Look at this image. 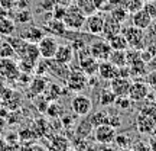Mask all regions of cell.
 Here are the masks:
<instances>
[{"label": "cell", "mask_w": 156, "mask_h": 151, "mask_svg": "<svg viewBox=\"0 0 156 151\" xmlns=\"http://www.w3.org/2000/svg\"><path fill=\"white\" fill-rule=\"evenodd\" d=\"M110 16H112L114 21H117L119 23H123V22H126V19L129 17V13H127V10L120 5V6L113 7L112 12H110Z\"/></svg>", "instance_id": "obj_31"}, {"label": "cell", "mask_w": 156, "mask_h": 151, "mask_svg": "<svg viewBox=\"0 0 156 151\" xmlns=\"http://www.w3.org/2000/svg\"><path fill=\"white\" fill-rule=\"evenodd\" d=\"M65 12H67V6L64 5H59V3H56L55 7L51 10V17H54V19H59L62 21L64 16H65Z\"/></svg>", "instance_id": "obj_38"}, {"label": "cell", "mask_w": 156, "mask_h": 151, "mask_svg": "<svg viewBox=\"0 0 156 151\" xmlns=\"http://www.w3.org/2000/svg\"><path fill=\"white\" fill-rule=\"evenodd\" d=\"M97 74L103 78L104 81H112L113 78L119 77V68L116 66H113L110 61H100L98 62V70Z\"/></svg>", "instance_id": "obj_18"}, {"label": "cell", "mask_w": 156, "mask_h": 151, "mask_svg": "<svg viewBox=\"0 0 156 151\" xmlns=\"http://www.w3.org/2000/svg\"><path fill=\"white\" fill-rule=\"evenodd\" d=\"M152 100H153V103L156 105V92H153V96H152Z\"/></svg>", "instance_id": "obj_53"}, {"label": "cell", "mask_w": 156, "mask_h": 151, "mask_svg": "<svg viewBox=\"0 0 156 151\" xmlns=\"http://www.w3.org/2000/svg\"><path fill=\"white\" fill-rule=\"evenodd\" d=\"M119 32H122V23L114 21L110 15L104 16V26H103L101 36H104V39H110L113 35L119 34Z\"/></svg>", "instance_id": "obj_21"}, {"label": "cell", "mask_w": 156, "mask_h": 151, "mask_svg": "<svg viewBox=\"0 0 156 151\" xmlns=\"http://www.w3.org/2000/svg\"><path fill=\"white\" fill-rule=\"evenodd\" d=\"M69 109H71V112L74 115H77L80 118L87 116V115H90L91 109H93V102H91L88 96L78 93L69 102Z\"/></svg>", "instance_id": "obj_4"}, {"label": "cell", "mask_w": 156, "mask_h": 151, "mask_svg": "<svg viewBox=\"0 0 156 151\" xmlns=\"http://www.w3.org/2000/svg\"><path fill=\"white\" fill-rule=\"evenodd\" d=\"M23 151H48L46 147H44L42 144H38V142H29L28 145H25Z\"/></svg>", "instance_id": "obj_43"}, {"label": "cell", "mask_w": 156, "mask_h": 151, "mask_svg": "<svg viewBox=\"0 0 156 151\" xmlns=\"http://www.w3.org/2000/svg\"><path fill=\"white\" fill-rule=\"evenodd\" d=\"M69 140L64 135H55L52 140H51L49 145L46 147L48 151H68L69 148Z\"/></svg>", "instance_id": "obj_23"}, {"label": "cell", "mask_w": 156, "mask_h": 151, "mask_svg": "<svg viewBox=\"0 0 156 151\" xmlns=\"http://www.w3.org/2000/svg\"><path fill=\"white\" fill-rule=\"evenodd\" d=\"M16 23H30L32 22V13L29 10H22L16 12V15H15V19H13Z\"/></svg>", "instance_id": "obj_36"}, {"label": "cell", "mask_w": 156, "mask_h": 151, "mask_svg": "<svg viewBox=\"0 0 156 151\" xmlns=\"http://www.w3.org/2000/svg\"><path fill=\"white\" fill-rule=\"evenodd\" d=\"M143 5H145V0H122V6L127 10L129 15L143 9Z\"/></svg>", "instance_id": "obj_30"}, {"label": "cell", "mask_w": 156, "mask_h": 151, "mask_svg": "<svg viewBox=\"0 0 156 151\" xmlns=\"http://www.w3.org/2000/svg\"><path fill=\"white\" fill-rule=\"evenodd\" d=\"M5 17H10L9 16V9H6V7H3L0 5V21L5 19Z\"/></svg>", "instance_id": "obj_47"}, {"label": "cell", "mask_w": 156, "mask_h": 151, "mask_svg": "<svg viewBox=\"0 0 156 151\" xmlns=\"http://www.w3.org/2000/svg\"><path fill=\"white\" fill-rule=\"evenodd\" d=\"M103 26H104V16H103V15L97 13V12L87 15L84 28H85V31H87L88 34L95 35V36H101Z\"/></svg>", "instance_id": "obj_9"}, {"label": "cell", "mask_w": 156, "mask_h": 151, "mask_svg": "<svg viewBox=\"0 0 156 151\" xmlns=\"http://www.w3.org/2000/svg\"><path fill=\"white\" fill-rule=\"evenodd\" d=\"M108 41V44L112 47V50H119V51H126L129 50V44L126 38H124V35L122 32H119V34L113 35L110 39H107Z\"/></svg>", "instance_id": "obj_26"}, {"label": "cell", "mask_w": 156, "mask_h": 151, "mask_svg": "<svg viewBox=\"0 0 156 151\" xmlns=\"http://www.w3.org/2000/svg\"><path fill=\"white\" fill-rule=\"evenodd\" d=\"M46 115L49 118H61L62 115V108L58 102H49V105L46 108Z\"/></svg>", "instance_id": "obj_35"}, {"label": "cell", "mask_w": 156, "mask_h": 151, "mask_svg": "<svg viewBox=\"0 0 156 151\" xmlns=\"http://www.w3.org/2000/svg\"><path fill=\"white\" fill-rule=\"evenodd\" d=\"M15 57V51L12 48V45L7 42V41H3L0 42V60H6V58H13Z\"/></svg>", "instance_id": "obj_33"}, {"label": "cell", "mask_w": 156, "mask_h": 151, "mask_svg": "<svg viewBox=\"0 0 156 151\" xmlns=\"http://www.w3.org/2000/svg\"><path fill=\"white\" fill-rule=\"evenodd\" d=\"M59 5H64V6H69L71 5V0H58Z\"/></svg>", "instance_id": "obj_52"}, {"label": "cell", "mask_w": 156, "mask_h": 151, "mask_svg": "<svg viewBox=\"0 0 156 151\" xmlns=\"http://www.w3.org/2000/svg\"><path fill=\"white\" fill-rule=\"evenodd\" d=\"M130 151H151V145L146 141H136L134 144H132Z\"/></svg>", "instance_id": "obj_40"}, {"label": "cell", "mask_w": 156, "mask_h": 151, "mask_svg": "<svg viewBox=\"0 0 156 151\" xmlns=\"http://www.w3.org/2000/svg\"><path fill=\"white\" fill-rule=\"evenodd\" d=\"M132 105H133V102L130 100L129 96H120V97H116V102H114V106H117L119 109H122V111H127V109H130Z\"/></svg>", "instance_id": "obj_37"}, {"label": "cell", "mask_w": 156, "mask_h": 151, "mask_svg": "<svg viewBox=\"0 0 156 151\" xmlns=\"http://www.w3.org/2000/svg\"><path fill=\"white\" fill-rule=\"evenodd\" d=\"M0 108H2V102H0Z\"/></svg>", "instance_id": "obj_55"}, {"label": "cell", "mask_w": 156, "mask_h": 151, "mask_svg": "<svg viewBox=\"0 0 156 151\" xmlns=\"http://www.w3.org/2000/svg\"><path fill=\"white\" fill-rule=\"evenodd\" d=\"M44 32L46 35H51V36H55V38H62V36H65L67 34V26L64 25L62 21L59 19H54V17H51L49 21H46L44 23Z\"/></svg>", "instance_id": "obj_12"}, {"label": "cell", "mask_w": 156, "mask_h": 151, "mask_svg": "<svg viewBox=\"0 0 156 151\" xmlns=\"http://www.w3.org/2000/svg\"><path fill=\"white\" fill-rule=\"evenodd\" d=\"M117 129L113 128L112 125H100V126H95L94 131H93V135H94V141L98 142L101 145H110L113 144V141L116 138Z\"/></svg>", "instance_id": "obj_8"}, {"label": "cell", "mask_w": 156, "mask_h": 151, "mask_svg": "<svg viewBox=\"0 0 156 151\" xmlns=\"http://www.w3.org/2000/svg\"><path fill=\"white\" fill-rule=\"evenodd\" d=\"M114 102H116V95L110 90V87L101 89V92L98 93V103H100L101 106H104V108L113 106Z\"/></svg>", "instance_id": "obj_27"}, {"label": "cell", "mask_w": 156, "mask_h": 151, "mask_svg": "<svg viewBox=\"0 0 156 151\" xmlns=\"http://www.w3.org/2000/svg\"><path fill=\"white\" fill-rule=\"evenodd\" d=\"M94 131V126L90 121V116H83L80 119V122L75 125V129H74V135L78 137V138H83V140H88L90 135L93 134Z\"/></svg>", "instance_id": "obj_17"}, {"label": "cell", "mask_w": 156, "mask_h": 151, "mask_svg": "<svg viewBox=\"0 0 156 151\" xmlns=\"http://www.w3.org/2000/svg\"><path fill=\"white\" fill-rule=\"evenodd\" d=\"M88 52L97 61H107L112 54V47L107 39H97L88 47Z\"/></svg>", "instance_id": "obj_7"}, {"label": "cell", "mask_w": 156, "mask_h": 151, "mask_svg": "<svg viewBox=\"0 0 156 151\" xmlns=\"http://www.w3.org/2000/svg\"><path fill=\"white\" fill-rule=\"evenodd\" d=\"M143 9H145L151 17L155 21L156 19V2H145V5H143Z\"/></svg>", "instance_id": "obj_41"}, {"label": "cell", "mask_w": 156, "mask_h": 151, "mask_svg": "<svg viewBox=\"0 0 156 151\" xmlns=\"http://www.w3.org/2000/svg\"><path fill=\"white\" fill-rule=\"evenodd\" d=\"M58 3V0H41V9L45 12H51L55 5Z\"/></svg>", "instance_id": "obj_42"}, {"label": "cell", "mask_w": 156, "mask_h": 151, "mask_svg": "<svg viewBox=\"0 0 156 151\" xmlns=\"http://www.w3.org/2000/svg\"><path fill=\"white\" fill-rule=\"evenodd\" d=\"M16 32V23L12 17H5L0 21V36H12Z\"/></svg>", "instance_id": "obj_25"}, {"label": "cell", "mask_w": 156, "mask_h": 151, "mask_svg": "<svg viewBox=\"0 0 156 151\" xmlns=\"http://www.w3.org/2000/svg\"><path fill=\"white\" fill-rule=\"evenodd\" d=\"M0 73L3 74L6 78L10 80H17L20 76V70L17 67V64L12 58H6L0 61Z\"/></svg>", "instance_id": "obj_16"}, {"label": "cell", "mask_w": 156, "mask_h": 151, "mask_svg": "<svg viewBox=\"0 0 156 151\" xmlns=\"http://www.w3.org/2000/svg\"><path fill=\"white\" fill-rule=\"evenodd\" d=\"M136 128L140 134L152 135L156 131V119L147 113L139 112L136 116Z\"/></svg>", "instance_id": "obj_10"}, {"label": "cell", "mask_w": 156, "mask_h": 151, "mask_svg": "<svg viewBox=\"0 0 156 151\" xmlns=\"http://www.w3.org/2000/svg\"><path fill=\"white\" fill-rule=\"evenodd\" d=\"M25 145L20 144V141H17V142H13V144H9V151H23Z\"/></svg>", "instance_id": "obj_45"}, {"label": "cell", "mask_w": 156, "mask_h": 151, "mask_svg": "<svg viewBox=\"0 0 156 151\" xmlns=\"http://www.w3.org/2000/svg\"><path fill=\"white\" fill-rule=\"evenodd\" d=\"M149 142V145H151V151H156V135L151 137V140L147 141Z\"/></svg>", "instance_id": "obj_49"}, {"label": "cell", "mask_w": 156, "mask_h": 151, "mask_svg": "<svg viewBox=\"0 0 156 151\" xmlns=\"http://www.w3.org/2000/svg\"><path fill=\"white\" fill-rule=\"evenodd\" d=\"M85 17H87V15L77 5H69L67 6V12H65V16L62 19V22L67 26V29L78 32V31L84 29Z\"/></svg>", "instance_id": "obj_1"}, {"label": "cell", "mask_w": 156, "mask_h": 151, "mask_svg": "<svg viewBox=\"0 0 156 151\" xmlns=\"http://www.w3.org/2000/svg\"><path fill=\"white\" fill-rule=\"evenodd\" d=\"M48 71H49L52 76H55L59 81L65 83L68 78V74L71 71V68H69V66L59 64V62L54 61V60H49V68H48Z\"/></svg>", "instance_id": "obj_20"}, {"label": "cell", "mask_w": 156, "mask_h": 151, "mask_svg": "<svg viewBox=\"0 0 156 151\" xmlns=\"http://www.w3.org/2000/svg\"><path fill=\"white\" fill-rule=\"evenodd\" d=\"M122 34L124 35V38L127 41L129 48H133V50H142L146 47V35L145 31L136 28L133 25H129V26H122Z\"/></svg>", "instance_id": "obj_2"}, {"label": "cell", "mask_w": 156, "mask_h": 151, "mask_svg": "<svg viewBox=\"0 0 156 151\" xmlns=\"http://www.w3.org/2000/svg\"><path fill=\"white\" fill-rule=\"evenodd\" d=\"M49 83L45 76H36V77L32 78V81H29V90L30 93L34 96H38V95H42L46 89V84Z\"/></svg>", "instance_id": "obj_22"}, {"label": "cell", "mask_w": 156, "mask_h": 151, "mask_svg": "<svg viewBox=\"0 0 156 151\" xmlns=\"http://www.w3.org/2000/svg\"><path fill=\"white\" fill-rule=\"evenodd\" d=\"M113 66H116L117 68L124 67L127 61H126V51H119V50H112V54L108 57V60Z\"/></svg>", "instance_id": "obj_29"}, {"label": "cell", "mask_w": 156, "mask_h": 151, "mask_svg": "<svg viewBox=\"0 0 156 151\" xmlns=\"http://www.w3.org/2000/svg\"><path fill=\"white\" fill-rule=\"evenodd\" d=\"M38 51L41 58H45V60H52L54 55L56 52V48H58V38L55 36H51V35H45L44 38L39 41L38 44Z\"/></svg>", "instance_id": "obj_6"}, {"label": "cell", "mask_w": 156, "mask_h": 151, "mask_svg": "<svg viewBox=\"0 0 156 151\" xmlns=\"http://www.w3.org/2000/svg\"><path fill=\"white\" fill-rule=\"evenodd\" d=\"M62 90H64V89L61 87V84H58V83H48V84H46V89H45V92L42 93V95L46 97V100H48V102H56L58 99H59Z\"/></svg>", "instance_id": "obj_24"}, {"label": "cell", "mask_w": 156, "mask_h": 151, "mask_svg": "<svg viewBox=\"0 0 156 151\" xmlns=\"http://www.w3.org/2000/svg\"><path fill=\"white\" fill-rule=\"evenodd\" d=\"M108 87L113 93L116 95V97L120 96H127L129 95V89H130V84H132V78L127 77H116L113 78L112 81H108Z\"/></svg>", "instance_id": "obj_13"}, {"label": "cell", "mask_w": 156, "mask_h": 151, "mask_svg": "<svg viewBox=\"0 0 156 151\" xmlns=\"http://www.w3.org/2000/svg\"><path fill=\"white\" fill-rule=\"evenodd\" d=\"M108 125H112L113 128H120V125H122V121H120V118L117 116V115H113L110 113V118H108Z\"/></svg>", "instance_id": "obj_44"}, {"label": "cell", "mask_w": 156, "mask_h": 151, "mask_svg": "<svg viewBox=\"0 0 156 151\" xmlns=\"http://www.w3.org/2000/svg\"><path fill=\"white\" fill-rule=\"evenodd\" d=\"M74 57H75V54H74L73 48H71V45L68 44H59L58 45V48H56V52L55 55H54V61L59 62V64H65V66H69L71 62H73Z\"/></svg>", "instance_id": "obj_14"}, {"label": "cell", "mask_w": 156, "mask_h": 151, "mask_svg": "<svg viewBox=\"0 0 156 151\" xmlns=\"http://www.w3.org/2000/svg\"><path fill=\"white\" fill-rule=\"evenodd\" d=\"M45 32L44 29L41 28V26H36V25H30L28 28L22 31V34L19 35L23 41H26L28 44H38L41 39L45 36Z\"/></svg>", "instance_id": "obj_15"}, {"label": "cell", "mask_w": 156, "mask_h": 151, "mask_svg": "<svg viewBox=\"0 0 156 151\" xmlns=\"http://www.w3.org/2000/svg\"><path fill=\"white\" fill-rule=\"evenodd\" d=\"M147 68H153V70H156V55L152 58V61L147 64Z\"/></svg>", "instance_id": "obj_50"}, {"label": "cell", "mask_w": 156, "mask_h": 151, "mask_svg": "<svg viewBox=\"0 0 156 151\" xmlns=\"http://www.w3.org/2000/svg\"><path fill=\"white\" fill-rule=\"evenodd\" d=\"M90 121L93 123V126H100V125H106L108 123V118H110V113L107 111H95L94 113L88 115Z\"/></svg>", "instance_id": "obj_28"}, {"label": "cell", "mask_w": 156, "mask_h": 151, "mask_svg": "<svg viewBox=\"0 0 156 151\" xmlns=\"http://www.w3.org/2000/svg\"><path fill=\"white\" fill-rule=\"evenodd\" d=\"M75 5L81 9V10L85 13V15H90V13H94L97 10V6H95L94 0H77Z\"/></svg>", "instance_id": "obj_34"}, {"label": "cell", "mask_w": 156, "mask_h": 151, "mask_svg": "<svg viewBox=\"0 0 156 151\" xmlns=\"http://www.w3.org/2000/svg\"><path fill=\"white\" fill-rule=\"evenodd\" d=\"M68 151H80V150H77V148H74V147H69V148H68Z\"/></svg>", "instance_id": "obj_54"}, {"label": "cell", "mask_w": 156, "mask_h": 151, "mask_svg": "<svg viewBox=\"0 0 156 151\" xmlns=\"http://www.w3.org/2000/svg\"><path fill=\"white\" fill-rule=\"evenodd\" d=\"M97 151H116L114 148H112V147H108V145H103L101 148H98Z\"/></svg>", "instance_id": "obj_51"}, {"label": "cell", "mask_w": 156, "mask_h": 151, "mask_svg": "<svg viewBox=\"0 0 156 151\" xmlns=\"http://www.w3.org/2000/svg\"><path fill=\"white\" fill-rule=\"evenodd\" d=\"M98 62L100 61H97L95 58H93V57L90 55V52L78 57V68H80L85 76H88V77H93V76L97 74Z\"/></svg>", "instance_id": "obj_11"}, {"label": "cell", "mask_w": 156, "mask_h": 151, "mask_svg": "<svg viewBox=\"0 0 156 151\" xmlns=\"http://www.w3.org/2000/svg\"><path fill=\"white\" fill-rule=\"evenodd\" d=\"M146 84L149 86V89L156 92V70H151L149 73L146 74Z\"/></svg>", "instance_id": "obj_39"}, {"label": "cell", "mask_w": 156, "mask_h": 151, "mask_svg": "<svg viewBox=\"0 0 156 151\" xmlns=\"http://www.w3.org/2000/svg\"><path fill=\"white\" fill-rule=\"evenodd\" d=\"M113 142L119 147V150H122V148H130V145H132V137L129 134H124V132H122V134L117 132L116 138H114Z\"/></svg>", "instance_id": "obj_32"}, {"label": "cell", "mask_w": 156, "mask_h": 151, "mask_svg": "<svg viewBox=\"0 0 156 151\" xmlns=\"http://www.w3.org/2000/svg\"><path fill=\"white\" fill-rule=\"evenodd\" d=\"M149 93H151V89L149 86L146 84L145 80H132V84H130V89H129V97L133 103H139V102L145 100L149 97Z\"/></svg>", "instance_id": "obj_5"}, {"label": "cell", "mask_w": 156, "mask_h": 151, "mask_svg": "<svg viewBox=\"0 0 156 151\" xmlns=\"http://www.w3.org/2000/svg\"><path fill=\"white\" fill-rule=\"evenodd\" d=\"M0 151H9V144L3 137H0Z\"/></svg>", "instance_id": "obj_46"}, {"label": "cell", "mask_w": 156, "mask_h": 151, "mask_svg": "<svg viewBox=\"0 0 156 151\" xmlns=\"http://www.w3.org/2000/svg\"><path fill=\"white\" fill-rule=\"evenodd\" d=\"M152 22H153V19L145 9H140V10L132 13V25L142 31H146L152 25Z\"/></svg>", "instance_id": "obj_19"}, {"label": "cell", "mask_w": 156, "mask_h": 151, "mask_svg": "<svg viewBox=\"0 0 156 151\" xmlns=\"http://www.w3.org/2000/svg\"><path fill=\"white\" fill-rule=\"evenodd\" d=\"M88 84V76L80 70V68H71V71L68 74V78L65 81V87L69 92H74V93H81Z\"/></svg>", "instance_id": "obj_3"}, {"label": "cell", "mask_w": 156, "mask_h": 151, "mask_svg": "<svg viewBox=\"0 0 156 151\" xmlns=\"http://www.w3.org/2000/svg\"><path fill=\"white\" fill-rule=\"evenodd\" d=\"M6 125H7L6 119L3 116H0V137H3V132L6 131Z\"/></svg>", "instance_id": "obj_48"}]
</instances>
